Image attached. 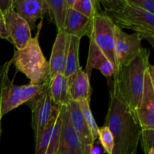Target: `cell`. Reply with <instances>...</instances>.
<instances>
[{"instance_id":"cell-15","label":"cell","mask_w":154,"mask_h":154,"mask_svg":"<svg viewBox=\"0 0 154 154\" xmlns=\"http://www.w3.org/2000/svg\"><path fill=\"white\" fill-rule=\"evenodd\" d=\"M93 27V19L86 17L74 10L69 8L63 31L67 35L75 36L82 38L87 36L90 38L92 35Z\"/></svg>"},{"instance_id":"cell-20","label":"cell","mask_w":154,"mask_h":154,"mask_svg":"<svg viewBox=\"0 0 154 154\" xmlns=\"http://www.w3.org/2000/svg\"><path fill=\"white\" fill-rule=\"evenodd\" d=\"M81 38L75 36H69V45L66 58L64 75L69 78L81 69L79 62V49Z\"/></svg>"},{"instance_id":"cell-9","label":"cell","mask_w":154,"mask_h":154,"mask_svg":"<svg viewBox=\"0 0 154 154\" xmlns=\"http://www.w3.org/2000/svg\"><path fill=\"white\" fill-rule=\"evenodd\" d=\"M81 142L72 126L66 106L61 107V129L56 154H91Z\"/></svg>"},{"instance_id":"cell-13","label":"cell","mask_w":154,"mask_h":154,"mask_svg":"<svg viewBox=\"0 0 154 154\" xmlns=\"http://www.w3.org/2000/svg\"><path fill=\"white\" fill-rule=\"evenodd\" d=\"M13 8L31 30L36 28V21L43 20L49 11L46 0H13Z\"/></svg>"},{"instance_id":"cell-10","label":"cell","mask_w":154,"mask_h":154,"mask_svg":"<svg viewBox=\"0 0 154 154\" xmlns=\"http://www.w3.org/2000/svg\"><path fill=\"white\" fill-rule=\"evenodd\" d=\"M115 57L117 68L129 64L142 50L141 36L138 33L128 34L114 25Z\"/></svg>"},{"instance_id":"cell-24","label":"cell","mask_w":154,"mask_h":154,"mask_svg":"<svg viewBox=\"0 0 154 154\" xmlns=\"http://www.w3.org/2000/svg\"><path fill=\"white\" fill-rule=\"evenodd\" d=\"M98 139L100 141L105 153L113 154L114 148V140L112 133L108 126H103L102 127L99 128Z\"/></svg>"},{"instance_id":"cell-1","label":"cell","mask_w":154,"mask_h":154,"mask_svg":"<svg viewBox=\"0 0 154 154\" xmlns=\"http://www.w3.org/2000/svg\"><path fill=\"white\" fill-rule=\"evenodd\" d=\"M149 57L150 51L143 48L129 64L117 66L113 75V90L111 93L129 108L134 118L141 103L144 73L150 64Z\"/></svg>"},{"instance_id":"cell-29","label":"cell","mask_w":154,"mask_h":154,"mask_svg":"<svg viewBox=\"0 0 154 154\" xmlns=\"http://www.w3.org/2000/svg\"><path fill=\"white\" fill-rule=\"evenodd\" d=\"M13 6V0H0V11L2 14Z\"/></svg>"},{"instance_id":"cell-23","label":"cell","mask_w":154,"mask_h":154,"mask_svg":"<svg viewBox=\"0 0 154 154\" xmlns=\"http://www.w3.org/2000/svg\"><path fill=\"white\" fill-rule=\"evenodd\" d=\"M79 105L81 112H82L83 116L84 117V120H85L86 123L87 125V127H88L92 137H93V141H96L98 139V132H99V127L98 126L93 115L91 109H90V102L89 101H83V102H79Z\"/></svg>"},{"instance_id":"cell-2","label":"cell","mask_w":154,"mask_h":154,"mask_svg":"<svg viewBox=\"0 0 154 154\" xmlns=\"http://www.w3.org/2000/svg\"><path fill=\"white\" fill-rule=\"evenodd\" d=\"M109 128L114 140L113 154L137 153L141 128L130 110L111 93L105 125Z\"/></svg>"},{"instance_id":"cell-6","label":"cell","mask_w":154,"mask_h":154,"mask_svg":"<svg viewBox=\"0 0 154 154\" xmlns=\"http://www.w3.org/2000/svg\"><path fill=\"white\" fill-rule=\"evenodd\" d=\"M48 81L41 85L29 84L26 85L15 86L8 78L6 81L2 92V117H3L11 111L20 106L23 104H26L32 98L42 93L46 88Z\"/></svg>"},{"instance_id":"cell-12","label":"cell","mask_w":154,"mask_h":154,"mask_svg":"<svg viewBox=\"0 0 154 154\" xmlns=\"http://www.w3.org/2000/svg\"><path fill=\"white\" fill-rule=\"evenodd\" d=\"M61 107L57 106L54 117L42 137L35 143V154H56L58 150L61 129Z\"/></svg>"},{"instance_id":"cell-5","label":"cell","mask_w":154,"mask_h":154,"mask_svg":"<svg viewBox=\"0 0 154 154\" xmlns=\"http://www.w3.org/2000/svg\"><path fill=\"white\" fill-rule=\"evenodd\" d=\"M26 104L31 108L32 127L34 131L35 142L37 143L54 117L57 108V105L54 103L51 98L49 81L42 93Z\"/></svg>"},{"instance_id":"cell-8","label":"cell","mask_w":154,"mask_h":154,"mask_svg":"<svg viewBox=\"0 0 154 154\" xmlns=\"http://www.w3.org/2000/svg\"><path fill=\"white\" fill-rule=\"evenodd\" d=\"M135 119L141 129H154V68L150 63L144 73L142 96Z\"/></svg>"},{"instance_id":"cell-19","label":"cell","mask_w":154,"mask_h":154,"mask_svg":"<svg viewBox=\"0 0 154 154\" xmlns=\"http://www.w3.org/2000/svg\"><path fill=\"white\" fill-rule=\"evenodd\" d=\"M51 96L57 106H67L72 101L69 94V81L63 74H58L49 78Z\"/></svg>"},{"instance_id":"cell-27","label":"cell","mask_w":154,"mask_h":154,"mask_svg":"<svg viewBox=\"0 0 154 154\" xmlns=\"http://www.w3.org/2000/svg\"><path fill=\"white\" fill-rule=\"evenodd\" d=\"M126 1L129 5L154 15L153 0H126Z\"/></svg>"},{"instance_id":"cell-4","label":"cell","mask_w":154,"mask_h":154,"mask_svg":"<svg viewBox=\"0 0 154 154\" xmlns=\"http://www.w3.org/2000/svg\"><path fill=\"white\" fill-rule=\"evenodd\" d=\"M43 20L37 26L35 35L31 38L28 45L21 50L14 49L11 60L17 72L24 74L29 79L30 84L41 85L49 80V62L44 55L39 44V36Z\"/></svg>"},{"instance_id":"cell-25","label":"cell","mask_w":154,"mask_h":154,"mask_svg":"<svg viewBox=\"0 0 154 154\" xmlns=\"http://www.w3.org/2000/svg\"><path fill=\"white\" fill-rule=\"evenodd\" d=\"M139 142L145 154H154V129H141Z\"/></svg>"},{"instance_id":"cell-3","label":"cell","mask_w":154,"mask_h":154,"mask_svg":"<svg viewBox=\"0 0 154 154\" xmlns=\"http://www.w3.org/2000/svg\"><path fill=\"white\" fill-rule=\"evenodd\" d=\"M103 14L120 28L129 29L146 39L153 47L154 15L131 6L126 0H100Z\"/></svg>"},{"instance_id":"cell-11","label":"cell","mask_w":154,"mask_h":154,"mask_svg":"<svg viewBox=\"0 0 154 154\" xmlns=\"http://www.w3.org/2000/svg\"><path fill=\"white\" fill-rule=\"evenodd\" d=\"M2 14L8 33L9 42L14 45L15 49L24 48L32 38L28 23L17 14L13 6Z\"/></svg>"},{"instance_id":"cell-28","label":"cell","mask_w":154,"mask_h":154,"mask_svg":"<svg viewBox=\"0 0 154 154\" xmlns=\"http://www.w3.org/2000/svg\"><path fill=\"white\" fill-rule=\"evenodd\" d=\"M0 38L9 41V36L7 28H6L5 21L4 16L1 11H0Z\"/></svg>"},{"instance_id":"cell-7","label":"cell","mask_w":154,"mask_h":154,"mask_svg":"<svg viewBox=\"0 0 154 154\" xmlns=\"http://www.w3.org/2000/svg\"><path fill=\"white\" fill-rule=\"evenodd\" d=\"M90 38L93 39L98 48L109 60L115 72L117 62L115 57L114 24L103 13H99L93 19V32Z\"/></svg>"},{"instance_id":"cell-22","label":"cell","mask_w":154,"mask_h":154,"mask_svg":"<svg viewBox=\"0 0 154 154\" xmlns=\"http://www.w3.org/2000/svg\"><path fill=\"white\" fill-rule=\"evenodd\" d=\"M72 8L90 19L100 13V2L99 0H75Z\"/></svg>"},{"instance_id":"cell-14","label":"cell","mask_w":154,"mask_h":154,"mask_svg":"<svg viewBox=\"0 0 154 154\" xmlns=\"http://www.w3.org/2000/svg\"><path fill=\"white\" fill-rule=\"evenodd\" d=\"M69 45V35H67L63 30H58L53 45L51 58L48 61L50 66L49 78L58 74L64 75Z\"/></svg>"},{"instance_id":"cell-31","label":"cell","mask_w":154,"mask_h":154,"mask_svg":"<svg viewBox=\"0 0 154 154\" xmlns=\"http://www.w3.org/2000/svg\"><path fill=\"white\" fill-rule=\"evenodd\" d=\"M135 154H137V153H135Z\"/></svg>"},{"instance_id":"cell-21","label":"cell","mask_w":154,"mask_h":154,"mask_svg":"<svg viewBox=\"0 0 154 154\" xmlns=\"http://www.w3.org/2000/svg\"><path fill=\"white\" fill-rule=\"evenodd\" d=\"M48 6V13L54 20L58 30H63L67 15L68 7L66 0H46Z\"/></svg>"},{"instance_id":"cell-16","label":"cell","mask_w":154,"mask_h":154,"mask_svg":"<svg viewBox=\"0 0 154 154\" xmlns=\"http://www.w3.org/2000/svg\"><path fill=\"white\" fill-rule=\"evenodd\" d=\"M66 108L69 111V117H70L74 129L78 134V137L84 147L92 152L94 148L95 141H93L91 133L87 127V125L80 108L79 102L71 101Z\"/></svg>"},{"instance_id":"cell-26","label":"cell","mask_w":154,"mask_h":154,"mask_svg":"<svg viewBox=\"0 0 154 154\" xmlns=\"http://www.w3.org/2000/svg\"><path fill=\"white\" fill-rule=\"evenodd\" d=\"M11 65V60L6 62L4 64L0 66V139H1L2 134V126L1 120L2 117L1 115V98H2V92L3 87L5 84L6 81L8 79V72L10 69V66Z\"/></svg>"},{"instance_id":"cell-17","label":"cell","mask_w":154,"mask_h":154,"mask_svg":"<svg viewBox=\"0 0 154 154\" xmlns=\"http://www.w3.org/2000/svg\"><path fill=\"white\" fill-rule=\"evenodd\" d=\"M69 94L72 101L81 102L83 101L90 102L92 88L90 78L83 70L82 67L73 75L68 78Z\"/></svg>"},{"instance_id":"cell-30","label":"cell","mask_w":154,"mask_h":154,"mask_svg":"<svg viewBox=\"0 0 154 154\" xmlns=\"http://www.w3.org/2000/svg\"><path fill=\"white\" fill-rule=\"evenodd\" d=\"M91 154H97V153H96V151H95V150H94V148H93V151H92Z\"/></svg>"},{"instance_id":"cell-18","label":"cell","mask_w":154,"mask_h":154,"mask_svg":"<svg viewBox=\"0 0 154 154\" xmlns=\"http://www.w3.org/2000/svg\"><path fill=\"white\" fill-rule=\"evenodd\" d=\"M93 69L100 71L104 76L108 78L113 77L114 74V69L109 60L98 48L93 39L90 38V48L85 72L90 78Z\"/></svg>"}]
</instances>
